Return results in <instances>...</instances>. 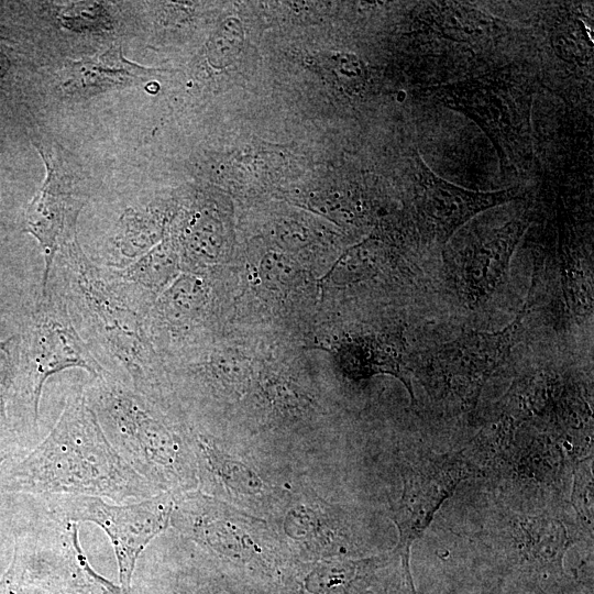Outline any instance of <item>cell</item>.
<instances>
[{"label": "cell", "instance_id": "4fadbf2b", "mask_svg": "<svg viewBox=\"0 0 594 594\" xmlns=\"http://www.w3.org/2000/svg\"><path fill=\"white\" fill-rule=\"evenodd\" d=\"M334 353L343 371L353 378H367L375 374L397 377L415 400L403 346L395 338L381 334L346 337L336 346Z\"/></svg>", "mask_w": 594, "mask_h": 594}, {"label": "cell", "instance_id": "9c48e42d", "mask_svg": "<svg viewBox=\"0 0 594 594\" xmlns=\"http://www.w3.org/2000/svg\"><path fill=\"white\" fill-rule=\"evenodd\" d=\"M526 308L499 331H470L431 351L422 359L425 373L451 387L477 389L508 356Z\"/></svg>", "mask_w": 594, "mask_h": 594}, {"label": "cell", "instance_id": "277c9868", "mask_svg": "<svg viewBox=\"0 0 594 594\" xmlns=\"http://www.w3.org/2000/svg\"><path fill=\"white\" fill-rule=\"evenodd\" d=\"M47 512L68 522H92L109 537L118 562L122 590L131 591L138 561L148 543L172 521L175 499L169 492L124 504L100 497L56 495L40 497Z\"/></svg>", "mask_w": 594, "mask_h": 594}, {"label": "cell", "instance_id": "2e32d148", "mask_svg": "<svg viewBox=\"0 0 594 594\" xmlns=\"http://www.w3.org/2000/svg\"><path fill=\"white\" fill-rule=\"evenodd\" d=\"M162 219L152 209L127 210L108 241L106 261L101 266L122 270L155 246L162 233Z\"/></svg>", "mask_w": 594, "mask_h": 594}, {"label": "cell", "instance_id": "603a6c76", "mask_svg": "<svg viewBox=\"0 0 594 594\" xmlns=\"http://www.w3.org/2000/svg\"><path fill=\"white\" fill-rule=\"evenodd\" d=\"M8 68H9V62L7 57L2 53H0V78L4 76Z\"/></svg>", "mask_w": 594, "mask_h": 594}, {"label": "cell", "instance_id": "6da1fadb", "mask_svg": "<svg viewBox=\"0 0 594 594\" xmlns=\"http://www.w3.org/2000/svg\"><path fill=\"white\" fill-rule=\"evenodd\" d=\"M0 490L38 497L94 496L117 504L158 494L112 448L82 387L67 396L48 435L20 462L0 473Z\"/></svg>", "mask_w": 594, "mask_h": 594}, {"label": "cell", "instance_id": "d6986e66", "mask_svg": "<svg viewBox=\"0 0 594 594\" xmlns=\"http://www.w3.org/2000/svg\"><path fill=\"white\" fill-rule=\"evenodd\" d=\"M374 257L366 253L364 243L351 248L333 265L326 275V279L331 277L339 283H351L370 276L373 271L374 261H366Z\"/></svg>", "mask_w": 594, "mask_h": 594}, {"label": "cell", "instance_id": "30bf717a", "mask_svg": "<svg viewBox=\"0 0 594 594\" xmlns=\"http://www.w3.org/2000/svg\"><path fill=\"white\" fill-rule=\"evenodd\" d=\"M526 228L524 220L509 221L499 229L479 235L450 261L453 283L469 306L485 301L501 285Z\"/></svg>", "mask_w": 594, "mask_h": 594}, {"label": "cell", "instance_id": "44dd1931", "mask_svg": "<svg viewBox=\"0 0 594 594\" xmlns=\"http://www.w3.org/2000/svg\"><path fill=\"white\" fill-rule=\"evenodd\" d=\"M263 271L267 279L277 285L289 286L297 279V268L289 261L280 258L265 260Z\"/></svg>", "mask_w": 594, "mask_h": 594}, {"label": "cell", "instance_id": "3957f363", "mask_svg": "<svg viewBox=\"0 0 594 594\" xmlns=\"http://www.w3.org/2000/svg\"><path fill=\"white\" fill-rule=\"evenodd\" d=\"M82 388L108 441L133 471L158 491L186 484L185 444L156 402L108 370Z\"/></svg>", "mask_w": 594, "mask_h": 594}, {"label": "cell", "instance_id": "7c38bea8", "mask_svg": "<svg viewBox=\"0 0 594 594\" xmlns=\"http://www.w3.org/2000/svg\"><path fill=\"white\" fill-rule=\"evenodd\" d=\"M179 255L165 241L122 270H110L128 302L146 318L156 298L179 275Z\"/></svg>", "mask_w": 594, "mask_h": 594}, {"label": "cell", "instance_id": "52a82bcc", "mask_svg": "<svg viewBox=\"0 0 594 594\" xmlns=\"http://www.w3.org/2000/svg\"><path fill=\"white\" fill-rule=\"evenodd\" d=\"M424 91L472 118L493 142L502 166L507 155L522 143L521 135L529 131L528 102L519 105V94L503 80L473 78Z\"/></svg>", "mask_w": 594, "mask_h": 594}, {"label": "cell", "instance_id": "5bb4252c", "mask_svg": "<svg viewBox=\"0 0 594 594\" xmlns=\"http://www.w3.org/2000/svg\"><path fill=\"white\" fill-rule=\"evenodd\" d=\"M524 546H521L522 572L527 581L540 585L548 579L566 578L563 558L569 547L566 529L560 520L552 518H528L521 524Z\"/></svg>", "mask_w": 594, "mask_h": 594}, {"label": "cell", "instance_id": "8992f818", "mask_svg": "<svg viewBox=\"0 0 594 594\" xmlns=\"http://www.w3.org/2000/svg\"><path fill=\"white\" fill-rule=\"evenodd\" d=\"M470 475L458 457H441L408 466L402 474L403 492L392 504L391 517L399 539L395 552L400 557L408 587L417 594L410 571V548L431 524L441 505Z\"/></svg>", "mask_w": 594, "mask_h": 594}, {"label": "cell", "instance_id": "cb8c5ba5", "mask_svg": "<svg viewBox=\"0 0 594 594\" xmlns=\"http://www.w3.org/2000/svg\"><path fill=\"white\" fill-rule=\"evenodd\" d=\"M10 452L8 451H0V465L10 458Z\"/></svg>", "mask_w": 594, "mask_h": 594}, {"label": "cell", "instance_id": "8fae6325", "mask_svg": "<svg viewBox=\"0 0 594 594\" xmlns=\"http://www.w3.org/2000/svg\"><path fill=\"white\" fill-rule=\"evenodd\" d=\"M45 164L47 177L26 209L23 229L37 240L43 251L41 292L47 289L61 248L76 237V221L84 206L80 198L73 197L69 179L57 173V167L48 158H45Z\"/></svg>", "mask_w": 594, "mask_h": 594}, {"label": "cell", "instance_id": "7a4b0ae2", "mask_svg": "<svg viewBox=\"0 0 594 594\" xmlns=\"http://www.w3.org/2000/svg\"><path fill=\"white\" fill-rule=\"evenodd\" d=\"M59 274L69 314L82 332L119 366L134 389L156 402L158 366L145 317L119 290L112 273L90 260L77 237L59 250Z\"/></svg>", "mask_w": 594, "mask_h": 594}, {"label": "cell", "instance_id": "ba28073f", "mask_svg": "<svg viewBox=\"0 0 594 594\" xmlns=\"http://www.w3.org/2000/svg\"><path fill=\"white\" fill-rule=\"evenodd\" d=\"M416 176L415 204L420 232L442 245L477 213L524 197L519 186L485 193L455 186L437 176L419 156Z\"/></svg>", "mask_w": 594, "mask_h": 594}, {"label": "cell", "instance_id": "ffe728a7", "mask_svg": "<svg viewBox=\"0 0 594 594\" xmlns=\"http://www.w3.org/2000/svg\"><path fill=\"white\" fill-rule=\"evenodd\" d=\"M592 471L588 460H586L585 462H582L574 472V485L571 497L574 508L586 521L592 518Z\"/></svg>", "mask_w": 594, "mask_h": 594}, {"label": "cell", "instance_id": "ac0fdd59", "mask_svg": "<svg viewBox=\"0 0 594 594\" xmlns=\"http://www.w3.org/2000/svg\"><path fill=\"white\" fill-rule=\"evenodd\" d=\"M243 30L234 18L224 20L208 42V61L216 68L230 65L239 55L243 44Z\"/></svg>", "mask_w": 594, "mask_h": 594}, {"label": "cell", "instance_id": "5b68a950", "mask_svg": "<svg viewBox=\"0 0 594 594\" xmlns=\"http://www.w3.org/2000/svg\"><path fill=\"white\" fill-rule=\"evenodd\" d=\"M24 360L40 402L47 380L68 369L86 371L91 378L106 369L78 332L61 290L50 280L41 292L25 334Z\"/></svg>", "mask_w": 594, "mask_h": 594}, {"label": "cell", "instance_id": "e0dca14e", "mask_svg": "<svg viewBox=\"0 0 594 594\" xmlns=\"http://www.w3.org/2000/svg\"><path fill=\"white\" fill-rule=\"evenodd\" d=\"M21 342L19 336L0 341V427L9 424V404L18 391L20 373L29 375L26 363L21 364Z\"/></svg>", "mask_w": 594, "mask_h": 594}, {"label": "cell", "instance_id": "9a60e30c", "mask_svg": "<svg viewBox=\"0 0 594 594\" xmlns=\"http://www.w3.org/2000/svg\"><path fill=\"white\" fill-rule=\"evenodd\" d=\"M147 72L125 59L121 47L117 46L95 58L73 63L66 73L64 87L72 94L91 96L135 84Z\"/></svg>", "mask_w": 594, "mask_h": 594}, {"label": "cell", "instance_id": "7402d4cb", "mask_svg": "<svg viewBox=\"0 0 594 594\" xmlns=\"http://www.w3.org/2000/svg\"><path fill=\"white\" fill-rule=\"evenodd\" d=\"M43 588L23 582L8 569L0 580V594H44Z\"/></svg>", "mask_w": 594, "mask_h": 594}]
</instances>
